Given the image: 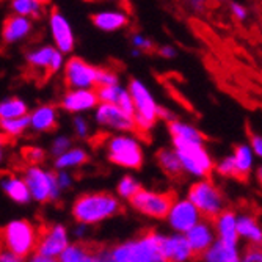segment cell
Returning <instances> with one entry per match:
<instances>
[{
	"label": "cell",
	"mask_w": 262,
	"mask_h": 262,
	"mask_svg": "<svg viewBox=\"0 0 262 262\" xmlns=\"http://www.w3.org/2000/svg\"><path fill=\"white\" fill-rule=\"evenodd\" d=\"M41 229L26 219H14L10 220L2 231V242L4 250L19 254L22 257L32 256L38 248Z\"/></svg>",
	"instance_id": "cell-4"
},
{
	"label": "cell",
	"mask_w": 262,
	"mask_h": 262,
	"mask_svg": "<svg viewBox=\"0 0 262 262\" xmlns=\"http://www.w3.org/2000/svg\"><path fill=\"white\" fill-rule=\"evenodd\" d=\"M105 156L112 163L127 170H138L145 162L141 141L134 132L110 135L105 140Z\"/></svg>",
	"instance_id": "cell-3"
},
{
	"label": "cell",
	"mask_w": 262,
	"mask_h": 262,
	"mask_svg": "<svg viewBox=\"0 0 262 262\" xmlns=\"http://www.w3.org/2000/svg\"><path fill=\"white\" fill-rule=\"evenodd\" d=\"M185 235H187V239H188L190 245H192L196 256H203L213 244L219 241L215 228H213V222L209 219H203Z\"/></svg>",
	"instance_id": "cell-17"
},
{
	"label": "cell",
	"mask_w": 262,
	"mask_h": 262,
	"mask_svg": "<svg viewBox=\"0 0 262 262\" xmlns=\"http://www.w3.org/2000/svg\"><path fill=\"white\" fill-rule=\"evenodd\" d=\"M73 129L79 138H88L90 137V123L82 115H76L73 118Z\"/></svg>",
	"instance_id": "cell-39"
},
{
	"label": "cell",
	"mask_w": 262,
	"mask_h": 262,
	"mask_svg": "<svg viewBox=\"0 0 262 262\" xmlns=\"http://www.w3.org/2000/svg\"><path fill=\"white\" fill-rule=\"evenodd\" d=\"M57 181H58V185L61 188V192H68V190H71V187L74 185V176H73V173L68 171V170L57 171Z\"/></svg>",
	"instance_id": "cell-43"
},
{
	"label": "cell",
	"mask_w": 262,
	"mask_h": 262,
	"mask_svg": "<svg viewBox=\"0 0 262 262\" xmlns=\"http://www.w3.org/2000/svg\"><path fill=\"white\" fill-rule=\"evenodd\" d=\"M27 262H58V257H52V256L42 254L39 251H35L32 256L27 257Z\"/></svg>",
	"instance_id": "cell-49"
},
{
	"label": "cell",
	"mask_w": 262,
	"mask_h": 262,
	"mask_svg": "<svg viewBox=\"0 0 262 262\" xmlns=\"http://www.w3.org/2000/svg\"><path fill=\"white\" fill-rule=\"evenodd\" d=\"M58 124V113L57 108L51 104H44L36 107L30 113V129L33 132L46 134L57 129Z\"/></svg>",
	"instance_id": "cell-20"
},
{
	"label": "cell",
	"mask_w": 262,
	"mask_h": 262,
	"mask_svg": "<svg viewBox=\"0 0 262 262\" xmlns=\"http://www.w3.org/2000/svg\"><path fill=\"white\" fill-rule=\"evenodd\" d=\"M123 2H126V0H123Z\"/></svg>",
	"instance_id": "cell-58"
},
{
	"label": "cell",
	"mask_w": 262,
	"mask_h": 262,
	"mask_svg": "<svg viewBox=\"0 0 262 262\" xmlns=\"http://www.w3.org/2000/svg\"><path fill=\"white\" fill-rule=\"evenodd\" d=\"M0 262H27V259L19 254H14L11 251L4 250L2 254H0Z\"/></svg>",
	"instance_id": "cell-50"
},
{
	"label": "cell",
	"mask_w": 262,
	"mask_h": 262,
	"mask_svg": "<svg viewBox=\"0 0 262 262\" xmlns=\"http://www.w3.org/2000/svg\"><path fill=\"white\" fill-rule=\"evenodd\" d=\"M141 184L138 182L137 178H134L132 174H124L116 184V195L121 200L130 201L140 190H141Z\"/></svg>",
	"instance_id": "cell-34"
},
{
	"label": "cell",
	"mask_w": 262,
	"mask_h": 262,
	"mask_svg": "<svg viewBox=\"0 0 262 262\" xmlns=\"http://www.w3.org/2000/svg\"><path fill=\"white\" fill-rule=\"evenodd\" d=\"M168 130L171 138H182L190 141H204V135L193 124L181 120H173L168 123Z\"/></svg>",
	"instance_id": "cell-29"
},
{
	"label": "cell",
	"mask_w": 262,
	"mask_h": 262,
	"mask_svg": "<svg viewBox=\"0 0 262 262\" xmlns=\"http://www.w3.org/2000/svg\"><path fill=\"white\" fill-rule=\"evenodd\" d=\"M217 232V239L228 244H239V229H237V213L231 209H225L219 217L212 220Z\"/></svg>",
	"instance_id": "cell-19"
},
{
	"label": "cell",
	"mask_w": 262,
	"mask_h": 262,
	"mask_svg": "<svg viewBox=\"0 0 262 262\" xmlns=\"http://www.w3.org/2000/svg\"><path fill=\"white\" fill-rule=\"evenodd\" d=\"M73 244L71 242V234L68 228L63 223H54L41 229L39 241H38V248L36 251L52 256V257H60L61 253Z\"/></svg>",
	"instance_id": "cell-13"
},
{
	"label": "cell",
	"mask_w": 262,
	"mask_h": 262,
	"mask_svg": "<svg viewBox=\"0 0 262 262\" xmlns=\"http://www.w3.org/2000/svg\"><path fill=\"white\" fill-rule=\"evenodd\" d=\"M215 171L222 178H239V171H237V165L234 156L223 157L219 163H215Z\"/></svg>",
	"instance_id": "cell-35"
},
{
	"label": "cell",
	"mask_w": 262,
	"mask_h": 262,
	"mask_svg": "<svg viewBox=\"0 0 262 262\" xmlns=\"http://www.w3.org/2000/svg\"><path fill=\"white\" fill-rule=\"evenodd\" d=\"M99 104L96 90H69L61 99V108L69 113L96 110Z\"/></svg>",
	"instance_id": "cell-16"
},
{
	"label": "cell",
	"mask_w": 262,
	"mask_h": 262,
	"mask_svg": "<svg viewBox=\"0 0 262 262\" xmlns=\"http://www.w3.org/2000/svg\"><path fill=\"white\" fill-rule=\"evenodd\" d=\"M204 217L201 215L200 209L190 201L187 196L176 198L170 207L168 215H166V222L171 228L173 232L187 234L195 225H198Z\"/></svg>",
	"instance_id": "cell-12"
},
{
	"label": "cell",
	"mask_w": 262,
	"mask_h": 262,
	"mask_svg": "<svg viewBox=\"0 0 262 262\" xmlns=\"http://www.w3.org/2000/svg\"><path fill=\"white\" fill-rule=\"evenodd\" d=\"M94 121L98 123L99 127L115 134L137 130L135 118L127 115L116 104H110V102H101L96 107V110H94Z\"/></svg>",
	"instance_id": "cell-11"
},
{
	"label": "cell",
	"mask_w": 262,
	"mask_h": 262,
	"mask_svg": "<svg viewBox=\"0 0 262 262\" xmlns=\"http://www.w3.org/2000/svg\"><path fill=\"white\" fill-rule=\"evenodd\" d=\"M57 47L55 46H41L38 49L32 51L27 54V63L35 68V69H39V71H46V73H49L51 69V63H52V57H54V52H55Z\"/></svg>",
	"instance_id": "cell-30"
},
{
	"label": "cell",
	"mask_w": 262,
	"mask_h": 262,
	"mask_svg": "<svg viewBox=\"0 0 262 262\" xmlns=\"http://www.w3.org/2000/svg\"><path fill=\"white\" fill-rule=\"evenodd\" d=\"M192 2L195 4V5H201V4H204L206 0H192Z\"/></svg>",
	"instance_id": "cell-54"
},
{
	"label": "cell",
	"mask_w": 262,
	"mask_h": 262,
	"mask_svg": "<svg viewBox=\"0 0 262 262\" xmlns=\"http://www.w3.org/2000/svg\"><path fill=\"white\" fill-rule=\"evenodd\" d=\"M110 85H120V77L112 69L101 68L98 77V86H110Z\"/></svg>",
	"instance_id": "cell-40"
},
{
	"label": "cell",
	"mask_w": 262,
	"mask_h": 262,
	"mask_svg": "<svg viewBox=\"0 0 262 262\" xmlns=\"http://www.w3.org/2000/svg\"><path fill=\"white\" fill-rule=\"evenodd\" d=\"M160 234L157 231H149L138 235L137 239L120 242L107 250V254L115 262H166Z\"/></svg>",
	"instance_id": "cell-2"
},
{
	"label": "cell",
	"mask_w": 262,
	"mask_h": 262,
	"mask_svg": "<svg viewBox=\"0 0 262 262\" xmlns=\"http://www.w3.org/2000/svg\"><path fill=\"white\" fill-rule=\"evenodd\" d=\"M156 159H157L159 166L163 170V173H166L170 178H179L184 173L181 157L173 146L160 149L157 152Z\"/></svg>",
	"instance_id": "cell-25"
},
{
	"label": "cell",
	"mask_w": 262,
	"mask_h": 262,
	"mask_svg": "<svg viewBox=\"0 0 262 262\" xmlns=\"http://www.w3.org/2000/svg\"><path fill=\"white\" fill-rule=\"evenodd\" d=\"M160 242L166 262H192L196 256L185 234H160Z\"/></svg>",
	"instance_id": "cell-14"
},
{
	"label": "cell",
	"mask_w": 262,
	"mask_h": 262,
	"mask_svg": "<svg viewBox=\"0 0 262 262\" xmlns=\"http://www.w3.org/2000/svg\"><path fill=\"white\" fill-rule=\"evenodd\" d=\"M90 228L91 226H88V225L77 223L74 226V229H73V237H74V239H77V242H83L88 237V234H90Z\"/></svg>",
	"instance_id": "cell-47"
},
{
	"label": "cell",
	"mask_w": 262,
	"mask_h": 262,
	"mask_svg": "<svg viewBox=\"0 0 262 262\" xmlns=\"http://www.w3.org/2000/svg\"><path fill=\"white\" fill-rule=\"evenodd\" d=\"M98 254L83 242H73L58 257V262H96Z\"/></svg>",
	"instance_id": "cell-27"
},
{
	"label": "cell",
	"mask_w": 262,
	"mask_h": 262,
	"mask_svg": "<svg viewBox=\"0 0 262 262\" xmlns=\"http://www.w3.org/2000/svg\"><path fill=\"white\" fill-rule=\"evenodd\" d=\"M38 2H41V4H44V5H47V4H49V0H38Z\"/></svg>",
	"instance_id": "cell-55"
},
{
	"label": "cell",
	"mask_w": 262,
	"mask_h": 262,
	"mask_svg": "<svg viewBox=\"0 0 262 262\" xmlns=\"http://www.w3.org/2000/svg\"><path fill=\"white\" fill-rule=\"evenodd\" d=\"M96 262H108V256H107V251H102L98 254V260Z\"/></svg>",
	"instance_id": "cell-53"
},
{
	"label": "cell",
	"mask_w": 262,
	"mask_h": 262,
	"mask_svg": "<svg viewBox=\"0 0 262 262\" xmlns=\"http://www.w3.org/2000/svg\"><path fill=\"white\" fill-rule=\"evenodd\" d=\"M132 44H134L135 49H140V51H151L152 47H154V42L149 38L143 36L140 33H135L132 36Z\"/></svg>",
	"instance_id": "cell-44"
},
{
	"label": "cell",
	"mask_w": 262,
	"mask_h": 262,
	"mask_svg": "<svg viewBox=\"0 0 262 262\" xmlns=\"http://www.w3.org/2000/svg\"><path fill=\"white\" fill-rule=\"evenodd\" d=\"M64 54L58 49H55L54 57H52V63H51V69H49V74H55L60 73V69H64Z\"/></svg>",
	"instance_id": "cell-45"
},
{
	"label": "cell",
	"mask_w": 262,
	"mask_h": 262,
	"mask_svg": "<svg viewBox=\"0 0 262 262\" xmlns=\"http://www.w3.org/2000/svg\"><path fill=\"white\" fill-rule=\"evenodd\" d=\"M129 91L132 94V99L135 104V123H137V132L146 134L149 132L156 123L160 120L159 118V105L151 94L149 88L138 79H130L129 82Z\"/></svg>",
	"instance_id": "cell-8"
},
{
	"label": "cell",
	"mask_w": 262,
	"mask_h": 262,
	"mask_svg": "<svg viewBox=\"0 0 262 262\" xmlns=\"http://www.w3.org/2000/svg\"><path fill=\"white\" fill-rule=\"evenodd\" d=\"M22 178L26 179L35 203H52L63 193L57 181V171L42 168L41 165H29Z\"/></svg>",
	"instance_id": "cell-7"
},
{
	"label": "cell",
	"mask_w": 262,
	"mask_h": 262,
	"mask_svg": "<svg viewBox=\"0 0 262 262\" xmlns=\"http://www.w3.org/2000/svg\"><path fill=\"white\" fill-rule=\"evenodd\" d=\"M88 162V152L83 148H71L69 151H66L64 154L55 157L54 160V168L55 171L60 170H76L79 166L85 165Z\"/></svg>",
	"instance_id": "cell-26"
},
{
	"label": "cell",
	"mask_w": 262,
	"mask_h": 262,
	"mask_svg": "<svg viewBox=\"0 0 262 262\" xmlns=\"http://www.w3.org/2000/svg\"><path fill=\"white\" fill-rule=\"evenodd\" d=\"M173 148L178 151L184 173L190 178L203 179L215 170V163L212 160L204 141H190L182 138H173Z\"/></svg>",
	"instance_id": "cell-5"
},
{
	"label": "cell",
	"mask_w": 262,
	"mask_h": 262,
	"mask_svg": "<svg viewBox=\"0 0 262 262\" xmlns=\"http://www.w3.org/2000/svg\"><path fill=\"white\" fill-rule=\"evenodd\" d=\"M0 129H2L4 135L8 138H16L20 137L30 129V113L20 118H10V120H2L0 121Z\"/></svg>",
	"instance_id": "cell-32"
},
{
	"label": "cell",
	"mask_w": 262,
	"mask_h": 262,
	"mask_svg": "<svg viewBox=\"0 0 262 262\" xmlns=\"http://www.w3.org/2000/svg\"><path fill=\"white\" fill-rule=\"evenodd\" d=\"M120 200V196L108 192L82 193L71 206V213L77 223L94 226L116 217L121 212Z\"/></svg>",
	"instance_id": "cell-1"
},
{
	"label": "cell",
	"mask_w": 262,
	"mask_h": 262,
	"mask_svg": "<svg viewBox=\"0 0 262 262\" xmlns=\"http://www.w3.org/2000/svg\"><path fill=\"white\" fill-rule=\"evenodd\" d=\"M116 105L120 107V108H123L127 115L135 118V104H134V99H132V94L129 91V88H123V91L120 94V99H118Z\"/></svg>",
	"instance_id": "cell-38"
},
{
	"label": "cell",
	"mask_w": 262,
	"mask_h": 262,
	"mask_svg": "<svg viewBox=\"0 0 262 262\" xmlns=\"http://www.w3.org/2000/svg\"><path fill=\"white\" fill-rule=\"evenodd\" d=\"M10 8L14 14H20L30 19H38L44 14L46 5L38 0H11Z\"/></svg>",
	"instance_id": "cell-31"
},
{
	"label": "cell",
	"mask_w": 262,
	"mask_h": 262,
	"mask_svg": "<svg viewBox=\"0 0 262 262\" xmlns=\"http://www.w3.org/2000/svg\"><path fill=\"white\" fill-rule=\"evenodd\" d=\"M217 2H223V0H217Z\"/></svg>",
	"instance_id": "cell-57"
},
{
	"label": "cell",
	"mask_w": 262,
	"mask_h": 262,
	"mask_svg": "<svg viewBox=\"0 0 262 262\" xmlns=\"http://www.w3.org/2000/svg\"><path fill=\"white\" fill-rule=\"evenodd\" d=\"M85 2H99V0H85Z\"/></svg>",
	"instance_id": "cell-56"
},
{
	"label": "cell",
	"mask_w": 262,
	"mask_h": 262,
	"mask_svg": "<svg viewBox=\"0 0 262 262\" xmlns=\"http://www.w3.org/2000/svg\"><path fill=\"white\" fill-rule=\"evenodd\" d=\"M71 148H73V141H71V138H69L68 135H58V137H55V138L52 140L49 152H51V154L54 156V159H55V157L64 154L66 151H69Z\"/></svg>",
	"instance_id": "cell-37"
},
{
	"label": "cell",
	"mask_w": 262,
	"mask_h": 262,
	"mask_svg": "<svg viewBox=\"0 0 262 262\" xmlns=\"http://www.w3.org/2000/svg\"><path fill=\"white\" fill-rule=\"evenodd\" d=\"M49 27L54 38V44L63 54H71L76 47V38L69 20L58 11L52 10L49 14Z\"/></svg>",
	"instance_id": "cell-15"
},
{
	"label": "cell",
	"mask_w": 262,
	"mask_h": 262,
	"mask_svg": "<svg viewBox=\"0 0 262 262\" xmlns=\"http://www.w3.org/2000/svg\"><path fill=\"white\" fill-rule=\"evenodd\" d=\"M242 262H262V245H250L242 253Z\"/></svg>",
	"instance_id": "cell-42"
},
{
	"label": "cell",
	"mask_w": 262,
	"mask_h": 262,
	"mask_svg": "<svg viewBox=\"0 0 262 262\" xmlns=\"http://www.w3.org/2000/svg\"><path fill=\"white\" fill-rule=\"evenodd\" d=\"M29 115V105L26 101L19 98H8L4 99L0 104V118L2 120H10V118H20Z\"/></svg>",
	"instance_id": "cell-33"
},
{
	"label": "cell",
	"mask_w": 262,
	"mask_h": 262,
	"mask_svg": "<svg viewBox=\"0 0 262 262\" xmlns=\"http://www.w3.org/2000/svg\"><path fill=\"white\" fill-rule=\"evenodd\" d=\"M229 8H231V13H232V16L237 19V20H241V22H244L247 17H248V10L242 5V4H237V2H231V5H229Z\"/></svg>",
	"instance_id": "cell-46"
},
{
	"label": "cell",
	"mask_w": 262,
	"mask_h": 262,
	"mask_svg": "<svg viewBox=\"0 0 262 262\" xmlns=\"http://www.w3.org/2000/svg\"><path fill=\"white\" fill-rule=\"evenodd\" d=\"M234 159H235V165H237V171H239V178H245L251 173L253 166H254V159L256 154L251 148V145H237L234 152H232Z\"/></svg>",
	"instance_id": "cell-28"
},
{
	"label": "cell",
	"mask_w": 262,
	"mask_h": 262,
	"mask_svg": "<svg viewBox=\"0 0 262 262\" xmlns=\"http://www.w3.org/2000/svg\"><path fill=\"white\" fill-rule=\"evenodd\" d=\"M33 29V22L30 17L20 16V14H10L2 27V36L4 41L8 44H14L22 41L24 38H27Z\"/></svg>",
	"instance_id": "cell-18"
},
{
	"label": "cell",
	"mask_w": 262,
	"mask_h": 262,
	"mask_svg": "<svg viewBox=\"0 0 262 262\" xmlns=\"http://www.w3.org/2000/svg\"><path fill=\"white\" fill-rule=\"evenodd\" d=\"M124 86L121 85H110V86H98L96 93L101 102H110V104H116L118 99H120V94L123 91Z\"/></svg>",
	"instance_id": "cell-36"
},
{
	"label": "cell",
	"mask_w": 262,
	"mask_h": 262,
	"mask_svg": "<svg viewBox=\"0 0 262 262\" xmlns=\"http://www.w3.org/2000/svg\"><path fill=\"white\" fill-rule=\"evenodd\" d=\"M250 145H251V148H253L256 157L262 159V135H259V134H251V137H250Z\"/></svg>",
	"instance_id": "cell-48"
},
{
	"label": "cell",
	"mask_w": 262,
	"mask_h": 262,
	"mask_svg": "<svg viewBox=\"0 0 262 262\" xmlns=\"http://www.w3.org/2000/svg\"><path fill=\"white\" fill-rule=\"evenodd\" d=\"M24 156H26V160L30 163V165H41L44 160H46V151L42 148H38V146H30L24 151Z\"/></svg>",
	"instance_id": "cell-41"
},
{
	"label": "cell",
	"mask_w": 262,
	"mask_h": 262,
	"mask_svg": "<svg viewBox=\"0 0 262 262\" xmlns=\"http://www.w3.org/2000/svg\"><path fill=\"white\" fill-rule=\"evenodd\" d=\"M93 26L102 30V32H116L120 29H124L129 24V16L124 11H113L105 10L91 14Z\"/></svg>",
	"instance_id": "cell-24"
},
{
	"label": "cell",
	"mask_w": 262,
	"mask_h": 262,
	"mask_svg": "<svg viewBox=\"0 0 262 262\" xmlns=\"http://www.w3.org/2000/svg\"><path fill=\"white\" fill-rule=\"evenodd\" d=\"M237 229H239L241 241L250 245H262V223L253 213H237Z\"/></svg>",
	"instance_id": "cell-21"
},
{
	"label": "cell",
	"mask_w": 262,
	"mask_h": 262,
	"mask_svg": "<svg viewBox=\"0 0 262 262\" xmlns=\"http://www.w3.org/2000/svg\"><path fill=\"white\" fill-rule=\"evenodd\" d=\"M203 262H242L239 244H228L217 241L203 256Z\"/></svg>",
	"instance_id": "cell-23"
},
{
	"label": "cell",
	"mask_w": 262,
	"mask_h": 262,
	"mask_svg": "<svg viewBox=\"0 0 262 262\" xmlns=\"http://www.w3.org/2000/svg\"><path fill=\"white\" fill-rule=\"evenodd\" d=\"M99 69L83 58L73 57L64 64V83L69 90H96Z\"/></svg>",
	"instance_id": "cell-10"
},
{
	"label": "cell",
	"mask_w": 262,
	"mask_h": 262,
	"mask_svg": "<svg viewBox=\"0 0 262 262\" xmlns=\"http://www.w3.org/2000/svg\"><path fill=\"white\" fill-rule=\"evenodd\" d=\"M256 181L262 185V165H259L256 168Z\"/></svg>",
	"instance_id": "cell-52"
},
{
	"label": "cell",
	"mask_w": 262,
	"mask_h": 262,
	"mask_svg": "<svg viewBox=\"0 0 262 262\" xmlns=\"http://www.w3.org/2000/svg\"><path fill=\"white\" fill-rule=\"evenodd\" d=\"M174 200L176 198L171 192L141 188L129 203L130 207L143 217H148L151 220H165Z\"/></svg>",
	"instance_id": "cell-9"
},
{
	"label": "cell",
	"mask_w": 262,
	"mask_h": 262,
	"mask_svg": "<svg viewBox=\"0 0 262 262\" xmlns=\"http://www.w3.org/2000/svg\"><path fill=\"white\" fill-rule=\"evenodd\" d=\"M187 198L201 212L204 219L213 220L226 209V201L220 187L209 178L196 179L187 190Z\"/></svg>",
	"instance_id": "cell-6"
},
{
	"label": "cell",
	"mask_w": 262,
	"mask_h": 262,
	"mask_svg": "<svg viewBox=\"0 0 262 262\" xmlns=\"http://www.w3.org/2000/svg\"><path fill=\"white\" fill-rule=\"evenodd\" d=\"M159 55L163 57V58H173V57H176V49L173 46H168V44L160 46L159 47Z\"/></svg>",
	"instance_id": "cell-51"
},
{
	"label": "cell",
	"mask_w": 262,
	"mask_h": 262,
	"mask_svg": "<svg viewBox=\"0 0 262 262\" xmlns=\"http://www.w3.org/2000/svg\"><path fill=\"white\" fill-rule=\"evenodd\" d=\"M2 190L4 193L16 204H29L33 201L32 192L26 182V179L16 176V174H7L2 179Z\"/></svg>",
	"instance_id": "cell-22"
}]
</instances>
